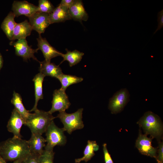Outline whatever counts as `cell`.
<instances>
[{
    "mask_svg": "<svg viewBox=\"0 0 163 163\" xmlns=\"http://www.w3.org/2000/svg\"><path fill=\"white\" fill-rule=\"evenodd\" d=\"M30 153L27 141L13 137L0 143V155L6 161L24 159Z\"/></svg>",
    "mask_w": 163,
    "mask_h": 163,
    "instance_id": "cell-1",
    "label": "cell"
},
{
    "mask_svg": "<svg viewBox=\"0 0 163 163\" xmlns=\"http://www.w3.org/2000/svg\"><path fill=\"white\" fill-rule=\"evenodd\" d=\"M55 118L48 111L38 109L34 113H30L25 125L30 129L32 133L42 135Z\"/></svg>",
    "mask_w": 163,
    "mask_h": 163,
    "instance_id": "cell-2",
    "label": "cell"
},
{
    "mask_svg": "<svg viewBox=\"0 0 163 163\" xmlns=\"http://www.w3.org/2000/svg\"><path fill=\"white\" fill-rule=\"evenodd\" d=\"M83 109L81 108L76 111L68 113L65 111L60 112L56 117L59 118L63 125L62 129L71 134L74 131L82 129L84 124L82 120Z\"/></svg>",
    "mask_w": 163,
    "mask_h": 163,
    "instance_id": "cell-3",
    "label": "cell"
},
{
    "mask_svg": "<svg viewBox=\"0 0 163 163\" xmlns=\"http://www.w3.org/2000/svg\"><path fill=\"white\" fill-rule=\"evenodd\" d=\"M139 123L144 129L145 135L159 138L162 133V126L159 117L151 111L145 113Z\"/></svg>",
    "mask_w": 163,
    "mask_h": 163,
    "instance_id": "cell-4",
    "label": "cell"
},
{
    "mask_svg": "<svg viewBox=\"0 0 163 163\" xmlns=\"http://www.w3.org/2000/svg\"><path fill=\"white\" fill-rule=\"evenodd\" d=\"M62 128L58 127L53 121L47 127L46 132V140L47 144L44 149L53 151L56 145H65L67 142L66 138Z\"/></svg>",
    "mask_w": 163,
    "mask_h": 163,
    "instance_id": "cell-5",
    "label": "cell"
},
{
    "mask_svg": "<svg viewBox=\"0 0 163 163\" xmlns=\"http://www.w3.org/2000/svg\"><path fill=\"white\" fill-rule=\"evenodd\" d=\"M52 104L51 108L48 111L52 114L56 111L59 113L65 111L69 107L71 103L65 91L61 88L54 91Z\"/></svg>",
    "mask_w": 163,
    "mask_h": 163,
    "instance_id": "cell-6",
    "label": "cell"
},
{
    "mask_svg": "<svg viewBox=\"0 0 163 163\" xmlns=\"http://www.w3.org/2000/svg\"><path fill=\"white\" fill-rule=\"evenodd\" d=\"M10 44L14 47L16 55L22 58L24 60L26 61L32 58L39 62L34 55L39 49H32L29 46L26 39L18 40L16 41H12Z\"/></svg>",
    "mask_w": 163,
    "mask_h": 163,
    "instance_id": "cell-7",
    "label": "cell"
},
{
    "mask_svg": "<svg viewBox=\"0 0 163 163\" xmlns=\"http://www.w3.org/2000/svg\"><path fill=\"white\" fill-rule=\"evenodd\" d=\"M29 23L32 30L39 34L43 33L46 29L50 25L49 14L37 11L28 18Z\"/></svg>",
    "mask_w": 163,
    "mask_h": 163,
    "instance_id": "cell-8",
    "label": "cell"
},
{
    "mask_svg": "<svg viewBox=\"0 0 163 163\" xmlns=\"http://www.w3.org/2000/svg\"><path fill=\"white\" fill-rule=\"evenodd\" d=\"M12 10L15 17L24 15L28 18L39 11L38 6L26 1H14Z\"/></svg>",
    "mask_w": 163,
    "mask_h": 163,
    "instance_id": "cell-9",
    "label": "cell"
},
{
    "mask_svg": "<svg viewBox=\"0 0 163 163\" xmlns=\"http://www.w3.org/2000/svg\"><path fill=\"white\" fill-rule=\"evenodd\" d=\"M129 94L126 89H122L116 93L110 99L109 108L112 113L120 111L127 102Z\"/></svg>",
    "mask_w": 163,
    "mask_h": 163,
    "instance_id": "cell-10",
    "label": "cell"
},
{
    "mask_svg": "<svg viewBox=\"0 0 163 163\" xmlns=\"http://www.w3.org/2000/svg\"><path fill=\"white\" fill-rule=\"evenodd\" d=\"M151 142V139L140 132L136 142V146L141 154L156 158L157 149L152 146Z\"/></svg>",
    "mask_w": 163,
    "mask_h": 163,
    "instance_id": "cell-11",
    "label": "cell"
},
{
    "mask_svg": "<svg viewBox=\"0 0 163 163\" xmlns=\"http://www.w3.org/2000/svg\"><path fill=\"white\" fill-rule=\"evenodd\" d=\"M26 122L20 114L14 109L7 125L8 131L12 133L14 137L21 138L20 131L22 125Z\"/></svg>",
    "mask_w": 163,
    "mask_h": 163,
    "instance_id": "cell-12",
    "label": "cell"
},
{
    "mask_svg": "<svg viewBox=\"0 0 163 163\" xmlns=\"http://www.w3.org/2000/svg\"><path fill=\"white\" fill-rule=\"evenodd\" d=\"M37 40L38 48L42 51L46 61L50 62L52 59L62 56V53L51 46L45 38L41 37V34H39Z\"/></svg>",
    "mask_w": 163,
    "mask_h": 163,
    "instance_id": "cell-13",
    "label": "cell"
},
{
    "mask_svg": "<svg viewBox=\"0 0 163 163\" xmlns=\"http://www.w3.org/2000/svg\"><path fill=\"white\" fill-rule=\"evenodd\" d=\"M69 10L72 19L74 21L82 23V21H86L88 19V15L82 0H74Z\"/></svg>",
    "mask_w": 163,
    "mask_h": 163,
    "instance_id": "cell-14",
    "label": "cell"
},
{
    "mask_svg": "<svg viewBox=\"0 0 163 163\" xmlns=\"http://www.w3.org/2000/svg\"><path fill=\"white\" fill-rule=\"evenodd\" d=\"M27 142L30 153L38 156L43 153L46 141L42 135L32 133L30 139Z\"/></svg>",
    "mask_w": 163,
    "mask_h": 163,
    "instance_id": "cell-15",
    "label": "cell"
},
{
    "mask_svg": "<svg viewBox=\"0 0 163 163\" xmlns=\"http://www.w3.org/2000/svg\"><path fill=\"white\" fill-rule=\"evenodd\" d=\"M50 24L64 22L72 19L69 14V8L60 4L55 8L53 11L49 14Z\"/></svg>",
    "mask_w": 163,
    "mask_h": 163,
    "instance_id": "cell-16",
    "label": "cell"
},
{
    "mask_svg": "<svg viewBox=\"0 0 163 163\" xmlns=\"http://www.w3.org/2000/svg\"><path fill=\"white\" fill-rule=\"evenodd\" d=\"M39 62L40 63V72L45 76H49L57 78L63 73L59 65H56L54 63L47 62L45 60Z\"/></svg>",
    "mask_w": 163,
    "mask_h": 163,
    "instance_id": "cell-17",
    "label": "cell"
},
{
    "mask_svg": "<svg viewBox=\"0 0 163 163\" xmlns=\"http://www.w3.org/2000/svg\"><path fill=\"white\" fill-rule=\"evenodd\" d=\"M32 27L27 20L19 23H16L13 34L12 41L26 39L30 35L32 30Z\"/></svg>",
    "mask_w": 163,
    "mask_h": 163,
    "instance_id": "cell-18",
    "label": "cell"
},
{
    "mask_svg": "<svg viewBox=\"0 0 163 163\" xmlns=\"http://www.w3.org/2000/svg\"><path fill=\"white\" fill-rule=\"evenodd\" d=\"M45 76L40 72L37 74L33 79L34 83L35 102L33 107L29 112L36 111L39 100L43 98V83Z\"/></svg>",
    "mask_w": 163,
    "mask_h": 163,
    "instance_id": "cell-19",
    "label": "cell"
},
{
    "mask_svg": "<svg viewBox=\"0 0 163 163\" xmlns=\"http://www.w3.org/2000/svg\"><path fill=\"white\" fill-rule=\"evenodd\" d=\"M15 17L12 11H10L5 18L1 25V28L8 38L12 40L14 30L16 24Z\"/></svg>",
    "mask_w": 163,
    "mask_h": 163,
    "instance_id": "cell-20",
    "label": "cell"
},
{
    "mask_svg": "<svg viewBox=\"0 0 163 163\" xmlns=\"http://www.w3.org/2000/svg\"><path fill=\"white\" fill-rule=\"evenodd\" d=\"M11 102L14 107V109L20 114L26 122L30 113L24 106L21 95L14 91Z\"/></svg>",
    "mask_w": 163,
    "mask_h": 163,
    "instance_id": "cell-21",
    "label": "cell"
},
{
    "mask_svg": "<svg viewBox=\"0 0 163 163\" xmlns=\"http://www.w3.org/2000/svg\"><path fill=\"white\" fill-rule=\"evenodd\" d=\"M98 149L99 146L95 141L88 140L84 151V156L81 158L75 159V163H80L82 161L88 162L94 155V152Z\"/></svg>",
    "mask_w": 163,
    "mask_h": 163,
    "instance_id": "cell-22",
    "label": "cell"
},
{
    "mask_svg": "<svg viewBox=\"0 0 163 163\" xmlns=\"http://www.w3.org/2000/svg\"><path fill=\"white\" fill-rule=\"evenodd\" d=\"M66 54L62 53L61 56L63 58V60L60 64L65 61H67L69 63L70 67L77 64L81 60L84 53L77 50L72 51L66 49Z\"/></svg>",
    "mask_w": 163,
    "mask_h": 163,
    "instance_id": "cell-23",
    "label": "cell"
},
{
    "mask_svg": "<svg viewBox=\"0 0 163 163\" xmlns=\"http://www.w3.org/2000/svg\"><path fill=\"white\" fill-rule=\"evenodd\" d=\"M57 79L61 82V88L64 91H66V88L70 85L81 82L83 79L81 77L63 73L59 76Z\"/></svg>",
    "mask_w": 163,
    "mask_h": 163,
    "instance_id": "cell-24",
    "label": "cell"
},
{
    "mask_svg": "<svg viewBox=\"0 0 163 163\" xmlns=\"http://www.w3.org/2000/svg\"><path fill=\"white\" fill-rule=\"evenodd\" d=\"M39 12L50 14L54 10L55 8L48 0H39L38 6Z\"/></svg>",
    "mask_w": 163,
    "mask_h": 163,
    "instance_id": "cell-25",
    "label": "cell"
},
{
    "mask_svg": "<svg viewBox=\"0 0 163 163\" xmlns=\"http://www.w3.org/2000/svg\"><path fill=\"white\" fill-rule=\"evenodd\" d=\"M54 154L53 151L44 149L43 153L39 156V163H54Z\"/></svg>",
    "mask_w": 163,
    "mask_h": 163,
    "instance_id": "cell-26",
    "label": "cell"
},
{
    "mask_svg": "<svg viewBox=\"0 0 163 163\" xmlns=\"http://www.w3.org/2000/svg\"><path fill=\"white\" fill-rule=\"evenodd\" d=\"M39 156L30 153L23 159L22 163H39Z\"/></svg>",
    "mask_w": 163,
    "mask_h": 163,
    "instance_id": "cell-27",
    "label": "cell"
},
{
    "mask_svg": "<svg viewBox=\"0 0 163 163\" xmlns=\"http://www.w3.org/2000/svg\"><path fill=\"white\" fill-rule=\"evenodd\" d=\"M103 150L105 163H113L110 155L108 152L107 144L106 143L103 145Z\"/></svg>",
    "mask_w": 163,
    "mask_h": 163,
    "instance_id": "cell-28",
    "label": "cell"
},
{
    "mask_svg": "<svg viewBox=\"0 0 163 163\" xmlns=\"http://www.w3.org/2000/svg\"><path fill=\"white\" fill-rule=\"evenodd\" d=\"M157 21L158 25L157 28L154 33L155 34L158 30H160L163 26V9L159 12L158 14Z\"/></svg>",
    "mask_w": 163,
    "mask_h": 163,
    "instance_id": "cell-29",
    "label": "cell"
},
{
    "mask_svg": "<svg viewBox=\"0 0 163 163\" xmlns=\"http://www.w3.org/2000/svg\"><path fill=\"white\" fill-rule=\"evenodd\" d=\"M158 155L155 158L158 163H163V142H160L159 144Z\"/></svg>",
    "mask_w": 163,
    "mask_h": 163,
    "instance_id": "cell-30",
    "label": "cell"
},
{
    "mask_svg": "<svg viewBox=\"0 0 163 163\" xmlns=\"http://www.w3.org/2000/svg\"><path fill=\"white\" fill-rule=\"evenodd\" d=\"M74 1V0H62L59 4L69 9Z\"/></svg>",
    "mask_w": 163,
    "mask_h": 163,
    "instance_id": "cell-31",
    "label": "cell"
},
{
    "mask_svg": "<svg viewBox=\"0 0 163 163\" xmlns=\"http://www.w3.org/2000/svg\"><path fill=\"white\" fill-rule=\"evenodd\" d=\"M3 65V59L2 58L0 53V69L2 67Z\"/></svg>",
    "mask_w": 163,
    "mask_h": 163,
    "instance_id": "cell-32",
    "label": "cell"
},
{
    "mask_svg": "<svg viewBox=\"0 0 163 163\" xmlns=\"http://www.w3.org/2000/svg\"><path fill=\"white\" fill-rule=\"evenodd\" d=\"M24 159H21L14 161L13 163H22Z\"/></svg>",
    "mask_w": 163,
    "mask_h": 163,
    "instance_id": "cell-33",
    "label": "cell"
},
{
    "mask_svg": "<svg viewBox=\"0 0 163 163\" xmlns=\"http://www.w3.org/2000/svg\"><path fill=\"white\" fill-rule=\"evenodd\" d=\"M0 163H6V161L0 155Z\"/></svg>",
    "mask_w": 163,
    "mask_h": 163,
    "instance_id": "cell-34",
    "label": "cell"
}]
</instances>
